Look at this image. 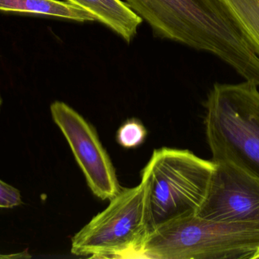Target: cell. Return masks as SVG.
I'll return each instance as SVG.
<instances>
[{
	"label": "cell",
	"instance_id": "obj_10",
	"mask_svg": "<svg viewBox=\"0 0 259 259\" xmlns=\"http://www.w3.org/2000/svg\"><path fill=\"white\" fill-rule=\"evenodd\" d=\"M259 56V0H222Z\"/></svg>",
	"mask_w": 259,
	"mask_h": 259
},
{
	"label": "cell",
	"instance_id": "obj_4",
	"mask_svg": "<svg viewBox=\"0 0 259 259\" xmlns=\"http://www.w3.org/2000/svg\"><path fill=\"white\" fill-rule=\"evenodd\" d=\"M215 164L182 149H155L142 171L147 188L150 232L196 214L206 196Z\"/></svg>",
	"mask_w": 259,
	"mask_h": 259
},
{
	"label": "cell",
	"instance_id": "obj_8",
	"mask_svg": "<svg viewBox=\"0 0 259 259\" xmlns=\"http://www.w3.org/2000/svg\"><path fill=\"white\" fill-rule=\"evenodd\" d=\"M88 11L96 21L119 35L127 44L137 33L143 19L121 0H64Z\"/></svg>",
	"mask_w": 259,
	"mask_h": 259
},
{
	"label": "cell",
	"instance_id": "obj_7",
	"mask_svg": "<svg viewBox=\"0 0 259 259\" xmlns=\"http://www.w3.org/2000/svg\"><path fill=\"white\" fill-rule=\"evenodd\" d=\"M214 163L215 170L196 215L216 221L259 225V179L231 163Z\"/></svg>",
	"mask_w": 259,
	"mask_h": 259
},
{
	"label": "cell",
	"instance_id": "obj_11",
	"mask_svg": "<svg viewBox=\"0 0 259 259\" xmlns=\"http://www.w3.org/2000/svg\"><path fill=\"white\" fill-rule=\"evenodd\" d=\"M147 131L141 122L137 119L127 120L117 132V141L125 149H134L143 144Z\"/></svg>",
	"mask_w": 259,
	"mask_h": 259
},
{
	"label": "cell",
	"instance_id": "obj_1",
	"mask_svg": "<svg viewBox=\"0 0 259 259\" xmlns=\"http://www.w3.org/2000/svg\"><path fill=\"white\" fill-rule=\"evenodd\" d=\"M155 36L226 62L259 87V56L222 0H125Z\"/></svg>",
	"mask_w": 259,
	"mask_h": 259
},
{
	"label": "cell",
	"instance_id": "obj_5",
	"mask_svg": "<svg viewBox=\"0 0 259 259\" xmlns=\"http://www.w3.org/2000/svg\"><path fill=\"white\" fill-rule=\"evenodd\" d=\"M150 233L147 188L121 189L109 206L99 213L71 239V252L91 258L140 256Z\"/></svg>",
	"mask_w": 259,
	"mask_h": 259
},
{
	"label": "cell",
	"instance_id": "obj_2",
	"mask_svg": "<svg viewBox=\"0 0 259 259\" xmlns=\"http://www.w3.org/2000/svg\"><path fill=\"white\" fill-rule=\"evenodd\" d=\"M213 162H229L259 179V91L252 82L214 84L205 103Z\"/></svg>",
	"mask_w": 259,
	"mask_h": 259
},
{
	"label": "cell",
	"instance_id": "obj_14",
	"mask_svg": "<svg viewBox=\"0 0 259 259\" xmlns=\"http://www.w3.org/2000/svg\"><path fill=\"white\" fill-rule=\"evenodd\" d=\"M252 259H259V248L257 249L256 252L254 254Z\"/></svg>",
	"mask_w": 259,
	"mask_h": 259
},
{
	"label": "cell",
	"instance_id": "obj_13",
	"mask_svg": "<svg viewBox=\"0 0 259 259\" xmlns=\"http://www.w3.org/2000/svg\"><path fill=\"white\" fill-rule=\"evenodd\" d=\"M30 255L26 249L24 252H18V253L13 254H0V259H18V258H30Z\"/></svg>",
	"mask_w": 259,
	"mask_h": 259
},
{
	"label": "cell",
	"instance_id": "obj_12",
	"mask_svg": "<svg viewBox=\"0 0 259 259\" xmlns=\"http://www.w3.org/2000/svg\"><path fill=\"white\" fill-rule=\"evenodd\" d=\"M21 203L19 190L0 179V208H12Z\"/></svg>",
	"mask_w": 259,
	"mask_h": 259
},
{
	"label": "cell",
	"instance_id": "obj_3",
	"mask_svg": "<svg viewBox=\"0 0 259 259\" xmlns=\"http://www.w3.org/2000/svg\"><path fill=\"white\" fill-rule=\"evenodd\" d=\"M259 248L258 224L187 216L151 231L140 257L160 259H252Z\"/></svg>",
	"mask_w": 259,
	"mask_h": 259
},
{
	"label": "cell",
	"instance_id": "obj_9",
	"mask_svg": "<svg viewBox=\"0 0 259 259\" xmlns=\"http://www.w3.org/2000/svg\"><path fill=\"white\" fill-rule=\"evenodd\" d=\"M0 11L49 15L79 22L96 21L88 11L57 0H0Z\"/></svg>",
	"mask_w": 259,
	"mask_h": 259
},
{
	"label": "cell",
	"instance_id": "obj_15",
	"mask_svg": "<svg viewBox=\"0 0 259 259\" xmlns=\"http://www.w3.org/2000/svg\"><path fill=\"white\" fill-rule=\"evenodd\" d=\"M1 104H2V100H1V97H0V107H1Z\"/></svg>",
	"mask_w": 259,
	"mask_h": 259
},
{
	"label": "cell",
	"instance_id": "obj_6",
	"mask_svg": "<svg viewBox=\"0 0 259 259\" xmlns=\"http://www.w3.org/2000/svg\"><path fill=\"white\" fill-rule=\"evenodd\" d=\"M50 111L92 193L101 200L113 199L121 188L112 161L94 126L64 102H53Z\"/></svg>",
	"mask_w": 259,
	"mask_h": 259
}]
</instances>
